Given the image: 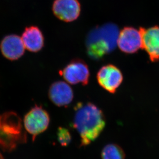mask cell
<instances>
[{"instance_id": "1", "label": "cell", "mask_w": 159, "mask_h": 159, "mask_svg": "<svg viewBox=\"0 0 159 159\" xmlns=\"http://www.w3.org/2000/svg\"><path fill=\"white\" fill-rule=\"evenodd\" d=\"M106 123L102 111L93 103H79L75 107L73 126L81 138V146L94 142L104 130Z\"/></svg>"}, {"instance_id": "2", "label": "cell", "mask_w": 159, "mask_h": 159, "mask_svg": "<svg viewBox=\"0 0 159 159\" xmlns=\"http://www.w3.org/2000/svg\"><path fill=\"white\" fill-rule=\"evenodd\" d=\"M118 36L117 28L112 25L92 31L86 41L87 55L93 60H100L115 48Z\"/></svg>"}, {"instance_id": "3", "label": "cell", "mask_w": 159, "mask_h": 159, "mask_svg": "<svg viewBox=\"0 0 159 159\" xmlns=\"http://www.w3.org/2000/svg\"><path fill=\"white\" fill-rule=\"evenodd\" d=\"M50 119L47 111L41 106L36 105L25 114L23 119L25 129L32 136L33 141L45 131L49 127Z\"/></svg>"}, {"instance_id": "4", "label": "cell", "mask_w": 159, "mask_h": 159, "mask_svg": "<svg viewBox=\"0 0 159 159\" xmlns=\"http://www.w3.org/2000/svg\"><path fill=\"white\" fill-rule=\"evenodd\" d=\"M60 74L68 83L86 85L89 83L90 72L86 63L80 59H74L68 64Z\"/></svg>"}, {"instance_id": "5", "label": "cell", "mask_w": 159, "mask_h": 159, "mask_svg": "<svg viewBox=\"0 0 159 159\" xmlns=\"http://www.w3.org/2000/svg\"><path fill=\"white\" fill-rule=\"evenodd\" d=\"M19 117L17 114L9 112L0 115V147L8 145L18 134Z\"/></svg>"}, {"instance_id": "6", "label": "cell", "mask_w": 159, "mask_h": 159, "mask_svg": "<svg viewBox=\"0 0 159 159\" xmlns=\"http://www.w3.org/2000/svg\"><path fill=\"white\" fill-rule=\"evenodd\" d=\"M98 83L101 87L110 93H115L123 81L120 70L113 65L102 66L97 75Z\"/></svg>"}, {"instance_id": "7", "label": "cell", "mask_w": 159, "mask_h": 159, "mask_svg": "<svg viewBox=\"0 0 159 159\" xmlns=\"http://www.w3.org/2000/svg\"><path fill=\"white\" fill-rule=\"evenodd\" d=\"M117 44L122 52L134 53L142 48V39L139 30L132 27H125L120 32Z\"/></svg>"}, {"instance_id": "8", "label": "cell", "mask_w": 159, "mask_h": 159, "mask_svg": "<svg viewBox=\"0 0 159 159\" xmlns=\"http://www.w3.org/2000/svg\"><path fill=\"white\" fill-rule=\"evenodd\" d=\"M52 11L60 20L70 22L77 20L81 12V5L78 0H55Z\"/></svg>"}, {"instance_id": "9", "label": "cell", "mask_w": 159, "mask_h": 159, "mask_svg": "<svg viewBox=\"0 0 159 159\" xmlns=\"http://www.w3.org/2000/svg\"><path fill=\"white\" fill-rule=\"evenodd\" d=\"M142 39V48L147 52L152 62L159 60V27L153 26L148 29L139 28Z\"/></svg>"}, {"instance_id": "10", "label": "cell", "mask_w": 159, "mask_h": 159, "mask_svg": "<svg viewBox=\"0 0 159 159\" xmlns=\"http://www.w3.org/2000/svg\"><path fill=\"white\" fill-rule=\"evenodd\" d=\"M48 96L51 101L57 107H67L73 100L74 92L67 83L57 81L50 86Z\"/></svg>"}, {"instance_id": "11", "label": "cell", "mask_w": 159, "mask_h": 159, "mask_svg": "<svg viewBox=\"0 0 159 159\" xmlns=\"http://www.w3.org/2000/svg\"><path fill=\"white\" fill-rule=\"evenodd\" d=\"M0 48L3 55L11 61L18 60L25 53V47L21 38L16 35L5 36L2 40Z\"/></svg>"}, {"instance_id": "12", "label": "cell", "mask_w": 159, "mask_h": 159, "mask_svg": "<svg viewBox=\"0 0 159 159\" xmlns=\"http://www.w3.org/2000/svg\"><path fill=\"white\" fill-rule=\"evenodd\" d=\"M21 39L25 48L32 52H38L44 46V37L38 27L31 26L25 28Z\"/></svg>"}, {"instance_id": "13", "label": "cell", "mask_w": 159, "mask_h": 159, "mask_svg": "<svg viewBox=\"0 0 159 159\" xmlns=\"http://www.w3.org/2000/svg\"><path fill=\"white\" fill-rule=\"evenodd\" d=\"M102 159H125L124 149L117 144H109L105 146L102 150Z\"/></svg>"}, {"instance_id": "14", "label": "cell", "mask_w": 159, "mask_h": 159, "mask_svg": "<svg viewBox=\"0 0 159 159\" xmlns=\"http://www.w3.org/2000/svg\"><path fill=\"white\" fill-rule=\"evenodd\" d=\"M58 142L62 146H67L71 141V135L68 129L64 127H59L57 132Z\"/></svg>"}, {"instance_id": "15", "label": "cell", "mask_w": 159, "mask_h": 159, "mask_svg": "<svg viewBox=\"0 0 159 159\" xmlns=\"http://www.w3.org/2000/svg\"><path fill=\"white\" fill-rule=\"evenodd\" d=\"M0 159H4L3 156H2V155L1 153V152H0Z\"/></svg>"}]
</instances>
